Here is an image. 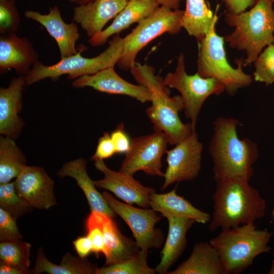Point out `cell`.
<instances>
[{
  "label": "cell",
  "mask_w": 274,
  "mask_h": 274,
  "mask_svg": "<svg viewBox=\"0 0 274 274\" xmlns=\"http://www.w3.org/2000/svg\"><path fill=\"white\" fill-rule=\"evenodd\" d=\"M234 118L218 117L213 122V134L209 150L212 157L214 179L217 182L239 177L248 181L253 173V164L259 154L257 144L248 138L241 140Z\"/></svg>",
  "instance_id": "obj_1"
},
{
  "label": "cell",
  "mask_w": 274,
  "mask_h": 274,
  "mask_svg": "<svg viewBox=\"0 0 274 274\" xmlns=\"http://www.w3.org/2000/svg\"><path fill=\"white\" fill-rule=\"evenodd\" d=\"M249 181L234 177L216 182L212 197L213 212L209 225L210 231L255 223L264 216L265 201Z\"/></svg>",
  "instance_id": "obj_2"
},
{
  "label": "cell",
  "mask_w": 274,
  "mask_h": 274,
  "mask_svg": "<svg viewBox=\"0 0 274 274\" xmlns=\"http://www.w3.org/2000/svg\"><path fill=\"white\" fill-rule=\"evenodd\" d=\"M130 71L138 83L150 91L152 104L147 108L146 114L154 130L162 131L169 144L176 145L195 131L190 123L184 124L179 117V112L184 109L181 96H170L169 87L164 79L155 75L153 66L135 62Z\"/></svg>",
  "instance_id": "obj_3"
},
{
  "label": "cell",
  "mask_w": 274,
  "mask_h": 274,
  "mask_svg": "<svg viewBox=\"0 0 274 274\" xmlns=\"http://www.w3.org/2000/svg\"><path fill=\"white\" fill-rule=\"evenodd\" d=\"M272 0H257L252 8L237 14L226 12L224 20L233 31L224 37L232 48L246 52L244 66L256 60L264 48L274 44Z\"/></svg>",
  "instance_id": "obj_4"
},
{
  "label": "cell",
  "mask_w": 274,
  "mask_h": 274,
  "mask_svg": "<svg viewBox=\"0 0 274 274\" xmlns=\"http://www.w3.org/2000/svg\"><path fill=\"white\" fill-rule=\"evenodd\" d=\"M273 231L258 229L255 223L223 229L209 243L219 254L226 274H239L258 255L269 252Z\"/></svg>",
  "instance_id": "obj_5"
},
{
  "label": "cell",
  "mask_w": 274,
  "mask_h": 274,
  "mask_svg": "<svg viewBox=\"0 0 274 274\" xmlns=\"http://www.w3.org/2000/svg\"><path fill=\"white\" fill-rule=\"evenodd\" d=\"M218 19L217 15L205 37L198 43L197 73L203 78L216 79L224 85L225 91L232 95L238 89L249 86L253 78L244 72L242 58L235 60L236 68L228 62L224 38L219 36L216 30Z\"/></svg>",
  "instance_id": "obj_6"
},
{
  "label": "cell",
  "mask_w": 274,
  "mask_h": 274,
  "mask_svg": "<svg viewBox=\"0 0 274 274\" xmlns=\"http://www.w3.org/2000/svg\"><path fill=\"white\" fill-rule=\"evenodd\" d=\"M85 48V46L82 45L75 55L61 58L51 65H45L40 61H38L25 76L26 86L47 78L56 80L64 75H67L68 79L74 80L83 76L93 75L106 68L114 66L123 52L124 39L119 34L114 35L110 41L108 47L97 56L92 58L81 55Z\"/></svg>",
  "instance_id": "obj_7"
},
{
  "label": "cell",
  "mask_w": 274,
  "mask_h": 274,
  "mask_svg": "<svg viewBox=\"0 0 274 274\" xmlns=\"http://www.w3.org/2000/svg\"><path fill=\"white\" fill-rule=\"evenodd\" d=\"M184 10H172L160 6L138 24L124 39V48L117 65L122 70H130L137 54L151 41L164 33L176 35L180 32Z\"/></svg>",
  "instance_id": "obj_8"
},
{
  "label": "cell",
  "mask_w": 274,
  "mask_h": 274,
  "mask_svg": "<svg viewBox=\"0 0 274 274\" xmlns=\"http://www.w3.org/2000/svg\"><path fill=\"white\" fill-rule=\"evenodd\" d=\"M164 82L168 87L175 88L180 93L185 116L191 121L194 130L199 114L206 100L211 95H218L225 91L224 85L215 78H203L197 72L193 75L188 74L183 53L177 58L175 71L168 73Z\"/></svg>",
  "instance_id": "obj_9"
},
{
  "label": "cell",
  "mask_w": 274,
  "mask_h": 274,
  "mask_svg": "<svg viewBox=\"0 0 274 274\" xmlns=\"http://www.w3.org/2000/svg\"><path fill=\"white\" fill-rule=\"evenodd\" d=\"M102 194L110 208L129 227L141 250L148 253L151 249L160 248L164 237L162 231L155 228L156 224L161 220L156 211L120 202L106 191Z\"/></svg>",
  "instance_id": "obj_10"
},
{
  "label": "cell",
  "mask_w": 274,
  "mask_h": 274,
  "mask_svg": "<svg viewBox=\"0 0 274 274\" xmlns=\"http://www.w3.org/2000/svg\"><path fill=\"white\" fill-rule=\"evenodd\" d=\"M168 144L166 135L159 130L132 138L119 171L133 176L141 170L149 176L163 177L162 158Z\"/></svg>",
  "instance_id": "obj_11"
},
{
  "label": "cell",
  "mask_w": 274,
  "mask_h": 274,
  "mask_svg": "<svg viewBox=\"0 0 274 274\" xmlns=\"http://www.w3.org/2000/svg\"><path fill=\"white\" fill-rule=\"evenodd\" d=\"M175 146L166 152L167 166L164 173L162 190L173 183L195 179L201 169L203 145L196 131Z\"/></svg>",
  "instance_id": "obj_12"
},
{
  "label": "cell",
  "mask_w": 274,
  "mask_h": 274,
  "mask_svg": "<svg viewBox=\"0 0 274 274\" xmlns=\"http://www.w3.org/2000/svg\"><path fill=\"white\" fill-rule=\"evenodd\" d=\"M94 165L104 176L103 179L94 181L96 187L112 192L128 204L150 207V198L151 194L156 192L154 189L144 186L133 176L111 169L103 160H95Z\"/></svg>",
  "instance_id": "obj_13"
},
{
  "label": "cell",
  "mask_w": 274,
  "mask_h": 274,
  "mask_svg": "<svg viewBox=\"0 0 274 274\" xmlns=\"http://www.w3.org/2000/svg\"><path fill=\"white\" fill-rule=\"evenodd\" d=\"M14 184L17 193L32 209L48 210L57 204L54 182L42 167L26 165Z\"/></svg>",
  "instance_id": "obj_14"
},
{
  "label": "cell",
  "mask_w": 274,
  "mask_h": 274,
  "mask_svg": "<svg viewBox=\"0 0 274 274\" xmlns=\"http://www.w3.org/2000/svg\"><path fill=\"white\" fill-rule=\"evenodd\" d=\"M75 88L91 87L98 91L130 96L142 103L151 101L149 89L141 85L130 83L119 76L114 66L103 69L96 73L79 77L72 82Z\"/></svg>",
  "instance_id": "obj_15"
},
{
  "label": "cell",
  "mask_w": 274,
  "mask_h": 274,
  "mask_svg": "<svg viewBox=\"0 0 274 274\" xmlns=\"http://www.w3.org/2000/svg\"><path fill=\"white\" fill-rule=\"evenodd\" d=\"M24 16L45 28L57 43L61 59L71 57L77 53L76 43L80 37L77 24L74 22H65L58 6L50 7L49 13L45 14L33 10H26Z\"/></svg>",
  "instance_id": "obj_16"
},
{
  "label": "cell",
  "mask_w": 274,
  "mask_h": 274,
  "mask_svg": "<svg viewBox=\"0 0 274 274\" xmlns=\"http://www.w3.org/2000/svg\"><path fill=\"white\" fill-rule=\"evenodd\" d=\"M26 86L25 76L14 78L6 88H0V133L13 139L20 136L24 122L19 114Z\"/></svg>",
  "instance_id": "obj_17"
},
{
  "label": "cell",
  "mask_w": 274,
  "mask_h": 274,
  "mask_svg": "<svg viewBox=\"0 0 274 274\" xmlns=\"http://www.w3.org/2000/svg\"><path fill=\"white\" fill-rule=\"evenodd\" d=\"M39 54L26 38L16 33L0 36V72L13 69L20 76H26L39 61Z\"/></svg>",
  "instance_id": "obj_18"
},
{
  "label": "cell",
  "mask_w": 274,
  "mask_h": 274,
  "mask_svg": "<svg viewBox=\"0 0 274 274\" xmlns=\"http://www.w3.org/2000/svg\"><path fill=\"white\" fill-rule=\"evenodd\" d=\"M127 0H93L73 9V21L80 25L91 38L103 30L105 25L125 7Z\"/></svg>",
  "instance_id": "obj_19"
},
{
  "label": "cell",
  "mask_w": 274,
  "mask_h": 274,
  "mask_svg": "<svg viewBox=\"0 0 274 274\" xmlns=\"http://www.w3.org/2000/svg\"><path fill=\"white\" fill-rule=\"evenodd\" d=\"M160 7L156 2L151 0H130L115 17L107 28L89 38L88 43L96 47L104 45L111 36L119 34L133 23L139 22L150 15Z\"/></svg>",
  "instance_id": "obj_20"
},
{
  "label": "cell",
  "mask_w": 274,
  "mask_h": 274,
  "mask_svg": "<svg viewBox=\"0 0 274 274\" xmlns=\"http://www.w3.org/2000/svg\"><path fill=\"white\" fill-rule=\"evenodd\" d=\"M87 164V160L82 158L66 162L58 170L57 175L60 178L69 177L76 180L86 198L91 212L115 217L116 214L110 208L102 194L96 189L94 181L89 176Z\"/></svg>",
  "instance_id": "obj_21"
},
{
  "label": "cell",
  "mask_w": 274,
  "mask_h": 274,
  "mask_svg": "<svg viewBox=\"0 0 274 274\" xmlns=\"http://www.w3.org/2000/svg\"><path fill=\"white\" fill-rule=\"evenodd\" d=\"M166 219L168 224L167 236L160 253V262L155 268L156 272L159 274H166L181 256L187 246V232L196 222L192 219L184 217L169 216Z\"/></svg>",
  "instance_id": "obj_22"
},
{
  "label": "cell",
  "mask_w": 274,
  "mask_h": 274,
  "mask_svg": "<svg viewBox=\"0 0 274 274\" xmlns=\"http://www.w3.org/2000/svg\"><path fill=\"white\" fill-rule=\"evenodd\" d=\"M99 216L107 248L106 265L125 261L141 250L135 241L120 231L113 218L100 213Z\"/></svg>",
  "instance_id": "obj_23"
},
{
  "label": "cell",
  "mask_w": 274,
  "mask_h": 274,
  "mask_svg": "<svg viewBox=\"0 0 274 274\" xmlns=\"http://www.w3.org/2000/svg\"><path fill=\"white\" fill-rule=\"evenodd\" d=\"M150 205L152 209L165 218L184 217L192 219L200 224L210 222L211 219L209 214L197 209L178 195L176 188L166 193H153L150 196Z\"/></svg>",
  "instance_id": "obj_24"
},
{
  "label": "cell",
  "mask_w": 274,
  "mask_h": 274,
  "mask_svg": "<svg viewBox=\"0 0 274 274\" xmlns=\"http://www.w3.org/2000/svg\"><path fill=\"white\" fill-rule=\"evenodd\" d=\"M167 274H226L219 254L209 243H196L187 259Z\"/></svg>",
  "instance_id": "obj_25"
},
{
  "label": "cell",
  "mask_w": 274,
  "mask_h": 274,
  "mask_svg": "<svg viewBox=\"0 0 274 274\" xmlns=\"http://www.w3.org/2000/svg\"><path fill=\"white\" fill-rule=\"evenodd\" d=\"M185 3L182 19V28L199 43L210 29L219 6H217L214 14L205 0H185Z\"/></svg>",
  "instance_id": "obj_26"
},
{
  "label": "cell",
  "mask_w": 274,
  "mask_h": 274,
  "mask_svg": "<svg viewBox=\"0 0 274 274\" xmlns=\"http://www.w3.org/2000/svg\"><path fill=\"white\" fill-rule=\"evenodd\" d=\"M96 268L86 258L74 256L70 253L63 255L59 265L54 264L46 258L43 248H39L32 273L95 274Z\"/></svg>",
  "instance_id": "obj_27"
},
{
  "label": "cell",
  "mask_w": 274,
  "mask_h": 274,
  "mask_svg": "<svg viewBox=\"0 0 274 274\" xmlns=\"http://www.w3.org/2000/svg\"><path fill=\"white\" fill-rule=\"evenodd\" d=\"M26 165L22 151L14 139L1 135L0 137V184L16 179Z\"/></svg>",
  "instance_id": "obj_28"
},
{
  "label": "cell",
  "mask_w": 274,
  "mask_h": 274,
  "mask_svg": "<svg viewBox=\"0 0 274 274\" xmlns=\"http://www.w3.org/2000/svg\"><path fill=\"white\" fill-rule=\"evenodd\" d=\"M31 245L19 239L0 243L1 261L15 266L22 274L32 273L30 269Z\"/></svg>",
  "instance_id": "obj_29"
},
{
  "label": "cell",
  "mask_w": 274,
  "mask_h": 274,
  "mask_svg": "<svg viewBox=\"0 0 274 274\" xmlns=\"http://www.w3.org/2000/svg\"><path fill=\"white\" fill-rule=\"evenodd\" d=\"M148 253L140 250L129 259L96 268L95 274H155V268L148 265Z\"/></svg>",
  "instance_id": "obj_30"
},
{
  "label": "cell",
  "mask_w": 274,
  "mask_h": 274,
  "mask_svg": "<svg viewBox=\"0 0 274 274\" xmlns=\"http://www.w3.org/2000/svg\"><path fill=\"white\" fill-rule=\"evenodd\" d=\"M0 207L16 220L33 209L17 193L14 181L0 184Z\"/></svg>",
  "instance_id": "obj_31"
},
{
  "label": "cell",
  "mask_w": 274,
  "mask_h": 274,
  "mask_svg": "<svg viewBox=\"0 0 274 274\" xmlns=\"http://www.w3.org/2000/svg\"><path fill=\"white\" fill-rule=\"evenodd\" d=\"M253 63L255 81L264 83L267 86L274 83V44L267 46Z\"/></svg>",
  "instance_id": "obj_32"
},
{
  "label": "cell",
  "mask_w": 274,
  "mask_h": 274,
  "mask_svg": "<svg viewBox=\"0 0 274 274\" xmlns=\"http://www.w3.org/2000/svg\"><path fill=\"white\" fill-rule=\"evenodd\" d=\"M20 24V17L15 0H0V33H16Z\"/></svg>",
  "instance_id": "obj_33"
},
{
  "label": "cell",
  "mask_w": 274,
  "mask_h": 274,
  "mask_svg": "<svg viewBox=\"0 0 274 274\" xmlns=\"http://www.w3.org/2000/svg\"><path fill=\"white\" fill-rule=\"evenodd\" d=\"M87 236L92 244V252L96 255L99 253L105 255L107 248L104 242L99 212H91L86 220Z\"/></svg>",
  "instance_id": "obj_34"
},
{
  "label": "cell",
  "mask_w": 274,
  "mask_h": 274,
  "mask_svg": "<svg viewBox=\"0 0 274 274\" xmlns=\"http://www.w3.org/2000/svg\"><path fill=\"white\" fill-rule=\"evenodd\" d=\"M23 238L17 225L16 220L0 207V241H15Z\"/></svg>",
  "instance_id": "obj_35"
},
{
  "label": "cell",
  "mask_w": 274,
  "mask_h": 274,
  "mask_svg": "<svg viewBox=\"0 0 274 274\" xmlns=\"http://www.w3.org/2000/svg\"><path fill=\"white\" fill-rule=\"evenodd\" d=\"M116 153L111 135L105 132L98 141L95 152L90 158L91 160H103L109 158Z\"/></svg>",
  "instance_id": "obj_36"
},
{
  "label": "cell",
  "mask_w": 274,
  "mask_h": 274,
  "mask_svg": "<svg viewBox=\"0 0 274 274\" xmlns=\"http://www.w3.org/2000/svg\"><path fill=\"white\" fill-rule=\"evenodd\" d=\"M110 135L116 153L125 154L129 150L131 140L125 131L123 123L119 124Z\"/></svg>",
  "instance_id": "obj_37"
},
{
  "label": "cell",
  "mask_w": 274,
  "mask_h": 274,
  "mask_svg": "<svg viewBox=\"0 0 274 274\" xmlns=\"http://www.w3.org/2000/svg\"><path fill=\"white\" fill-rule=\"evenodd\" d=\"M226 7L227 12L237 14L242 13L250 7H252L257 0H222Z\"/></svg>",
  "instance_id": "obj_38"
},
{
  "label": "cell",
  "mask_w": 274,
  "mask_h": 274,
  "mask_svg": "<svg viewBox=\"0 0 274 274\" xmlns=\"http://www.w3.org/2000/svg\"><path fill=\"white\" fill-rule=\"evenodd\" d=\"M73 244L78 255L81 258H86L92 252V242L87 235L78 237L73 242Z\"/></svg>",
  "instance_id": "obj_39"
},
{
  "label": "cell",
  "mask_w": 274,
  "mask_h": 274,
  "mask_svg": "<svg viewBox=\"0 0 274 274\" xmlns=\"http://www.w3.org/2000/svg\"><path fill=\"white\" fill-rule=\"evenodd\" d=\"M1 274H22L21 271L15 266L1 261Z\"/></svg>",
  "instance_id": "obj_40"
},
{
  "label": "cell",
  "mask_w": 274,
  "mask_h": 274,
  "mask_svg": "<svg viewBox=\"0 0 274 274\" xmlns=\"http://www.w3.org/2000/svg\"><path fill=\"white\" fill-rule=\"evenodd\" d=\"M130 0H127L129 1ZM157 2L160 6H164L172 10L179 9L182 0H151Z\"/></svg>",
  "instance_id": "obj_41"
},
{
  "label": "cell",
  "mask_w": 274,
  "mask_h": 274,
  "mask_svg": "<svg viewBox=\"0 0 274 274\" xmlns=\"http://www.w3.org/2000/svg\"><path fill=\"white\" fill-rule=\"evenodd\" d=\"M93 1V0H68L70 3L76 4L77 5H84Z\"/></svg>",
  "instance_id": "obj_42"
},
{
  "label": "cell",
  "mask_w": 274,
  "mask_h": 274,
  "mask_svg": "<svg viewBox=\"0 0 274 274\" xmlns=\"http://www.w3.org/2000/svg\"><path fill=\"white\" fill-rule=\"evenodd\" d=\"M271 216H272V219H274V210H273V211L272 212V214H271Z\"/></svg>",
  "instance_id": "obj_43"
},
{
  "label": "cell",
  "mask_w": 274,
  "mask_h": 274,
  "mask_svg": "<svg viewBox=\"0 0 274 274\" xmlns=\"http://www.w3.org/2000/svg\"><path fill=\"white\" fill-rule=\"evenodd\" d=\"M272 254H273V260H274V251H273V252L272 253Z\"/></svg>",
  "instance_id": "obj_44"
},
{
  "label": "cell",
  "mask_w": 274,
  "mask_h": 274,
  "mask_svg": "<svg viewBox=\"0 0 274 274\" xmlns=\"http://www.w3.org/2000/svg\"><path fill=\"white\" fill-rule=\"evenodd\" d=\"M273 1V2H274V0H272Z\"/></svg>",
  "instance_id": "obj_45"
}]
</instances>
